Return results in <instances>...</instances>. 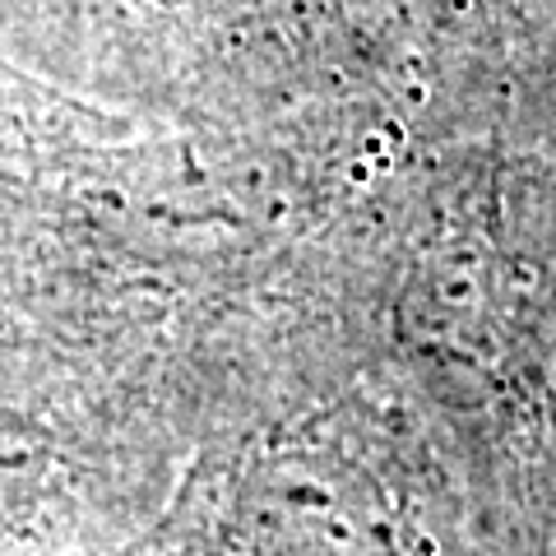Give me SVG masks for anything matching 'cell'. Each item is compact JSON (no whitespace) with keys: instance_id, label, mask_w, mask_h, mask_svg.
<instances>
[{"instance_id":"1","label":"cell","mask_w":556,"mask_h":556,"mask_svg":"<svg viewBox=\"0 0 556 556\" xmlns=\"http://www.w3.org/2000/svg\"><path fill=\"white\" fill-rule=\"evenodd\" d=\"M135 556H468L455 496L283 441L181 482Z\"/></svg>"}]
</instances>
